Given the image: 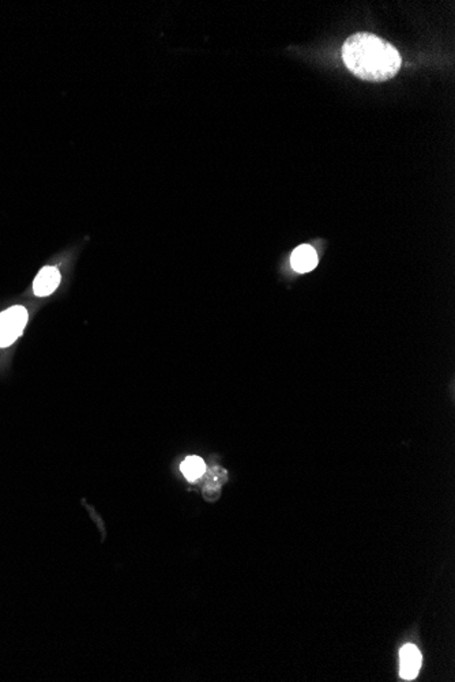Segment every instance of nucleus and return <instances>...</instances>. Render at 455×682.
I'll return each instance as SVG.
<instances>
[{
    "mask_svg": "<svg viewBox=\"0 0 455 682\" xmlns=\"http://www.w3.org/2000/svg\"><path fill=\"white\" fill-rule=\"evenodd\" d=\"M61 284V272L56 267L48 266L37 274L33 282V291L37 297H46L58 289Z\"/></svg>",
    "mask_w": 455,
    "mask_h": 682,
    "instance_id": "4",
    "label": "nucleus"
},
{
    "mask_svg": "<svg viewBox=\"0 0 455 682\" xmlns=\"http://www.w3.org/2000/svg\"><path fill=\"white\" fill-rule=\"evenodd\" d=\"M342 61L356 77L370 82L392 80L402 64L397 48L371 33H357L344 42Z\"/></svg>",
    "mask_w": 455,
    "mask_h": 682,
    "instance_id": "1",
    "label": "nucleus"
},
{
    "mask_svg": "<svg viewBox=\"0 0 455 682\" xmlns=\"http://www.w3.org/2000/svg\"><path fill=\"white\" fill-rule=\"evenodd\" d=\"M27 323V310L21 305L11 307L0 313V348L11 346L23 332Z\"/></svg>",
    "mask_w": 455,
    "mask_h": 682,
    "instance_id": "2",
    "label": "nucleus"
},
{
    "mask_svg": "<svg viewBox=\"0 0 455 682\" xmlns=\"http://www.w3.org/2000/svg\"><path fill=\"white\" fill-rule=\"evenodd\" d=\"M180 470L183 476L192 482L204 476V473L206 472V465L199 456H188L182 462Z\"/></svg>",
    "mask_w": 455,
    "mask_h": 682,
    "instance_id": "6",
    "label": "nucleus"
},
{
    "mask_svg": "<svg viewBox=\"0 0 455 682\" xmlns=\"http://www.w3.org/2000/svg\"><path fill=\"white\" fill-rule=\"evenodd\" d=\"M399 673L404 680H414L421 667V654L413 644H406L399 651Z\"/></svg>",
    "mask_w": 455,
    "mask_h": 682,
    "instance_id": "3",
    "label": "nucleus"
},
{
    "mask_svg": "<svg viewBox=\"0 0 455 682\" xmlns=\"http://www.w3.org/2000/svg\"><path fill=\"white\" fill-rule=\"evenodd\" d=\"M318 262H319V259H318L316 251L308 244H303V246L297 247L293 251L292 258H290L292 267L300 274L312 271L318 266Z\"/></svg>",
    "mask_w": 455,
    "mask_h": 682,
    "instance_id": "5",
    "label": "nucleus"
}]
</instances>
